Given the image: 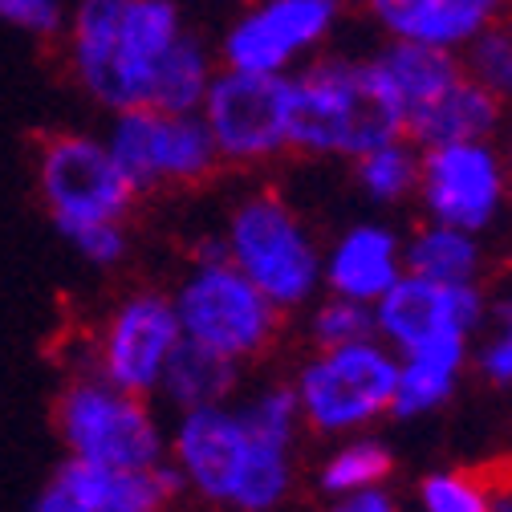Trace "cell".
I'll return each instance as SVG.
<instances>
[{"label": "cell", "instance_id": "1", "mask_svg": "<svg viewBox=\"0 0 512 512\" xmlns=\"http://www.w3.org/2000/svg\"><path fill=\"white\" fill-rule=\"evenodd\" d=\"M407 135V110L366 53H317L289 74V147L313 159H358Z\"/></svg>", "mask_w": 512, "mask_h": 512}, {"label": "cell", "instance_id": "2", "mask_svg": "<svg viewBox=\"0 0 512 512\" xmlns=\"http://www.w3.org/2000/svg\"><path fill=\"white\" fill-rule=\"evenodd\" d=\"M167 464L183 492L232 512H281L297 480L293 447L252 439L236 403L179 411L167 431Z\"/></svg>", "mask_w": 512, "mask_h": 512}, {"label": "cell", "instance_id": "3", "mask_svg": "<svg viewBox=\"0 0 512 512\" xmlns=\"http://www.w3.org/2000/svg\"><path fill=\"white\" fill-rule=\"evenodd\" d=\"M228 261L261 289L281 313L305 309L326 293V248L301 220V212L277 191H248L224 220Z\"/></svg>", "mask_w": 512, "mask_h": 512}, {"label": "cell", "instance_id": "4", "mask_svg": "<svg viewBox=\"0 0 512 512\" xmlns=\"http://www.w3.org/2000/svg\"><path fill=\"white\" fill-rule=\"evenodd\" d=\"M395 382L399 354L370 334L346 346H313L293 374V395L305 431L342 439L395 411Z\"/></svg>", "mask_w": 512, "mask_h": 512}, {"label": "cell", "instance_id": "5", "mask_svg": "<svg viewBox=\"0 0 512 512\" xmlns=\"http://www.w3.org/2000/svg\"><path fill=\"white\" fill-rule=\"evenodd\" d=\"M171 301L183 338L232 358L236 366L261 358L277 342L285 317L228 256H196Z\"/></svg>", "mask_w": 512, "mask_h": 512}, {"label": "cell", "instance_id": "6", "mask_svg": "<svg viewBox=\"0 0 512 512\" xmlns=\"http://www.w3.org/2000/svg\"><path fill=\"white\" fill-rule=\"evenodd\" d=\"M53 423L74 460L102 468L167 464V427L151 411L147 395H131L98 374H86L61 391Z\"/></svg>", "mask_w": 512, "mask_h": 512}, {"label": "cell", "instance_id": "7", "mask_svg": "<svg viewBox=\"0 0 512 512\" xmlns=\"http://www.w3.org/2000/svg\"><path fill=\"white\" fill-rule=\"evenodd\" d=\"M37 191L57 232L126 220L139 200V187L114 159L106 135L57 131L37 147Z\"/></svg>", "mask_w": 512, "mask_h": 512}, {"label": "cell", "instance_id": "8", "mask_svg": "<svg viewBox=\"0 0 512 512\" xmlns=\"http://www.w3.org/2000/svg\"><path fill=\"white\" fill-rule=\"evenodd\" d=\"M106 143L122 163V171L139 187V196L163 187L204 183L216 167H224L200 110H163V106L114 110L106 126Z\"/></svg>", "mask_w": 512, "mask_h": 512}, {"label": "cell", "instance_id": "9", "mask_svg": "<svg viewBox=\"0 0 512 512\" xmlns=\"http://www.w3.org/2000/svg\"><path fill=\"white\" fill-rule=\"evenodd\" d=\"M346 0H244V9L216 37V57L228 70L289 78L326 49L342 25Z\"/></svg>", "mask_w": 512, "mask_h": 512}, {"label": "cell", "instance_id": "10", "mask_svg": "<svg viewBox=\"0 0 512 512\" xmlns=\"http://www.w3.org/2000/svg\"><path fill=\"white\" fill-rule=\"evenodd\" d=\"M200 118L228 167H261L289 147V78L228 70L212 78Z\"/></svg>", "mask_w": 512, "mask_h": 512}, {"label": "cell", "instance_id": "11", "mask_svg": "<svg viewBox=\"0 0 512 512\" xmlns=\"http://www.w3.org/2000/svg\"><path fill=\"white\" fill-rule=\"evenodd\" d=\"M508 163L504 151L492 139H472V143H443V147H423V167H419V204L427 220L468 228V232H488L504 204H508Z\"/></svg>", "mask_w": 512, "mask_h": 512}, {"label": "cell", "instance_id": "12", "mask_svg": "<svg viewBox=\"0 0 512 512\" xmlns=\"http://www.w3.org/2000/svg\"><path fill=\"white\" fill-rule=\"evenodd\" d=\"M183 346L175 301L163 293H135L114 305L94 350V374L131 395H159L163 374Z\"/></svg>", "mask_w": 512, "mask_h": 512}, {"label": "cell", "instance_id": "13", "mask_svg": "<svg viewBox=\"0 0 512 512\" xmlns=\"http://www.w3.org/2000/svg\"><path fill=\"white\" fill-rule=\"evenodd\" d=\"M488 313L492 305L480 285H439L403 273L374 301V334L395 354H407L443 338H476Z\"/></svg>", "mask_w": 512, "mask_h": 512}, {"label": "cell", "instance_id": "14", "mask_svg": "<svg viewBox=\"0 0 512 512\" xmlns=\"http://www.w3.org/2000/svg\"><path fill=\"white\" fill-rule=\"evenodd\" d=\"M187 29L191 25L183 17L179 0H126L110 66L102 82L94 86L90 102H98L110 114L131 110V106H151L159 66Z\"/></svg>", "mask_w": 512, "mask_h": 512}, {"label": "cell", "instance_id": "15", "mask_svg": "<svg viewBox=\"0 0 512 512\" xmlns=\"http://www.w3.org/2000/svg\"><path fill=\"white\" fill-rule=\"evenodd\" d=\"M183 492L171 464L159 468H102L66 460L37 492L33 512H167Z\"/></svg>", "mask_w": 512, "mask_h": 512}, {"label": "cell", "instance_id": "16", "mask_svg": "<svg viewBox=\"0 0 512 512\" xmlns=\"http://www.w3.org/2000/svg\"><path fill=\"white\" fill-rule=\"evenodd\" d=\"M362 9L387 41H419L460 53L512 5L508 0H362Z\"/></svg>", "mask_w": 512, "mask_h": 512}, {"label": "cell", "instance_id": "17", "mask_svg": "<svg viewBox=\"0 0 512 512\" xmlns=\"http://www.w3.org/2000/svg\"><path fill=\"white\" fill-rule=\"evenodd\" d=\"M403 273H407L403 236L378 220H362L342 228L326 248L322 281H326V293H342L374 305Z\"/></svg>", "mask_w": 512, "mask_h": 512}, {"label": "cell", "instance_id": "18", "mask_svg": "<svg viewBox=\"0 0 512 512\" xmlns=\"http://www.w3.org/2000/svg\"><path fill=\"white\" fill-rule=\"evenodd\" d=\"M472 362V338H443L419 350L399 354V382H395V419H423L447 407L460 391V378Z\"/></svg>", "mask_w": 512, "mask_h": 512}, {"label": "cell", "instance_id": "19", "mask_svg": "<svg viewBox=\"0 0 512 512\" xmlns=\"http://www.w3.org/2000/svg\"><path fill=\"white\" fill-rule=\"evenodd\" d=\"M500 114H504V102H496L480 82L464 74L456 86H447L435 102H427L407 118V135L419 147L492 139L500 131Z\"/></svg>", "mask_w": 512, "mask_h": 512}, {"label": "cell", "instance_id": "20", "mask_svg": "<svg viewBox=\"0 0 512 512\" xmlns=\"http://www.w3.org/2000/svg\"><path fill=\"white\" fill-rule=\"evenodd\" d=\"M403 261H407V273L439 285H480L484 244H480V232L427 220L403 240Z\"/></svg>", "mask_w": 512, "mask_h": 512}, {"label": "cell", "instance_id": "21", "mask_svg": "<svg viewBox=\"0 0 512 512\" xmlns=\"http://www.w3.org/2000/svg\"><path fill=\"white\" fill-rule=\"evenodd\" d=\"M382 74L391 78L407 118L435 102L447 86H456L464 78V61L456 49H439V45H419V41H387L374 49Z\"/></svg>", "mask_w": 512, "mask_h": 512}, {"label": "cell", "instance_id": "22", "mask_svg": "<svg viewBox=\"0 0 512 512\" xmlns=\"http://www.w3.org/2000/svg\"><path fill=\"white\" fill-rule=\"evenodd\" d=\"M240 387V366L216 350H204L196 342H187L175 350L159 395L175 407V411H196V407H216V403H232Z\"/></svg>", "mask_w": 512, "mask_h": 512}, {"label": "cell", "instance_id": "23", "mask_svg": "<svg viewBox=\"0 0 512 512\" xmlns=\"http://www.w3.org/2000/svg\"><path fill=\"white\" fill-rule=\"evenodd\" d=\"M122 9H126V0H74L70 5L61 41H66L70 74H74V82L86 98L94 94V86L102 82V74L110 66Z\"/></svg>", "mask_w": 512, "mask_h": 512}, {"label": "cell", "instance_id": "24", "mask_svg": "<svg viewBox=\"0 0 512 512\" xmlns=\"http://www.w3.org/2000/svg\"><path fill=\"white\" fill-rule=\"evenodd\" d=\"M391 468H395V456L382 439H374L366 431L342 435L326 452L322 468H317V488H322L330 500L370 492V488H387Z\"/></svg>", "mask_w": 512, "mask_h": 512}, {"label": "cell", "instance_id": "25", "mask_svg": "<svg viewBox=\"0 0 512 512\" xmlns=\"http://www.w3.org/2000/svg\"><path fill=\"white\" fill-rule=\"evenodd\" d=\"M216 74H220L216 45H208L196 29H187L179 37V45L167 53V61L159 66L151 106H163V110H200Z\"/></svg>", "mask_w": 512, "mask_h": 512}, {"label": "cell", "instance_id": "26", "mask_svg": "<svg viewBox=\"0 0 512 512\" xmlns=\"http://www.w3.org/2000/svg\"><path fill=\"white\" fill-rule=\"evenodd\" d=\"M419 167H423V147L411 135L387 139L354 159V179L370 204H403L419 191Z\"/></svg>", "mask_w": 512, "mask_h": 512}, {"label": "cell", "instance_id": "27", "mask_svg": "<svg viewBox=\"0 0 512 512\" xmlns=\"http://www.w3.org/2000/svg\"><path fill=\"white\" fill-rule=\"evenodd\" d=\"M252 439L273 443V447H297L301 435V407L293 395V382H265L244 399H232Z\"/></svg>", "mask_w": 512, "mask_h": 512}, {"label": "cell", "instance_id": "28", "mask_svg": "<svg viewBox=\"0 0 512 512\" xmlns=\"http://www.w3.org/2000/svg\"><path fill=\"white\" fill-rule=\"evenodd\" d=\"M464 74L480 82L496 102H512V13L496 17L488 29H480L464 49Z\"/></svg>", "mask_w": 512, "mask_h": 512}, {"label": "cell", "instance_id": "29", "mask_svg": "<svg viewBox=\"0 0 512 512\" xmlns=\"http://www.w3.org/2000/svg\"><path fill=\"white\" fill-rule=\"evenodd\" d=\"M419 512H492V484L464 468H435L419 480Z\"/></svg>", "mask_w": 512, "mask_h": 512}, {"label": "cell", "instance_id": "30", "mask_svg": "<svg viewBox=\"0 0 512 512\" xmlns=\"http://www.w3.org/2000/svg\"><path fill=\"white\" fill-rule=\"evenodd\" d=\"M309 342L313 346H346L358 338L374 334V305L342 297V293H326L322 301L309 305Z\"/></svg>", "mask_w": 512, "mask_h": 512}, {"label": "cell", "instance_id": "31", "mask_svg": "<svg viewBox=\"0 0 512 512\" xmlns=\"http://www.w3.org/2000/svg\"><path fill=\"white\" fill-rule=\"evenodd\" d=\"M488 322L492 330L480 342V350H472V362L492 387H512V297L492 305Z\"/></svg>", "mask_w": 512, "mask_h": 512}, {"label": "cell", "instance_id": "32", "mask_svg": "<svg viewBox=\"0 0 512 512\" xmlns=\"http://www.w3.org/2000/svg\"><path fill=\"white\" fill-rule=\"evenodd\" d=\"M70 240V248L90 261L94 269H114L122 265L126 248H131V236H126V220H94V224H78L61 232Z\"/></svg>", "mask_w": 512, "mask_h": 512}, {"label": "cell", "instance_id": "33", "mask_svg": "<svg viewBox=\"0 0 512 512\" xmlns=\"http://www.w3.org/2000/svg\"><path fill=\"white\" fill-rule=\"evenodd\" d=\"M70 0H0V25L29 33L37 41H57L66 33Z\"/></svg>", "mask_w": 512, "mask_h": 512}, {"label": "cell", "instance_id": "34", "mask_svg": "<svg viewBox=\"0 0 512 512\" xmlns=\"http://www.w3.org/2000/svg\"><path fill=\"white\" fill-rule=\"evenodd\" d=\"M326 512H399V504H395V496L387 488H370V492H354V496L330 500Z\"/></svg>", "mask_w": 512, "mask_h": 512}, {"label": "cell", "instance_id": "35", "mask_svg": "<svg viewBox=\"0 0 512 512\" xmlns=\"http://www.w3.org/2000/svg\"><path fill=\"white\" fill-rule=\"evenodd\" d=\"M492 512H512V492L492 488Z\"/></svg>", "mask_w": 512, "mask_h": 512}, {"label": "cell", "instance_id": "36", "mask_svg": "<svg viewBox=\"0 0 512 512\" xmlns=\"http://www.w3.org/2000/svg\"><path fill=\"white\" fill-rule=\"evenodd\" d=\"M504 163H508V179H512V135H508V147H504Z\"/></svg>", "mask_w": 512, "mask_h": 512}, {"label": "cell", "instance_id": "37", "mask_svg": "<svg viewBox=\"0 0 512 512\" xmlns=\"http://www.w3.org/2000/svg\"><path fill=\"white\" fill-rule=\"evenodd\" d=\"M212 5H228V0H212Z\"/></svg>", "mask_w": 512, "mask_h": 512}, {"label": "cell", "instance_id": "38", "mask_svg": "<svg viewBox=\"0 0 512 512\" xmlns=\"http://www.w3.org/2000/svg\"><path fill=\"white\" fill-rule=\"evenodd\" d=\"M508 5H512V0H508Z\"/></svg>", "mask_w": 512, "mask_h": 512}]
</instances>
